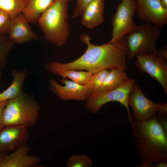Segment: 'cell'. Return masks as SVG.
I'll return each instance as SVG.
<instances>
[{
  "mask_svg": "<svg viewBox=\"0 0 167 167\" xmlns=\"http://www.w3.org/2000/svg\"><path fill=\"white\" fill-rule=\"evenodd\" d=\"M128 104L132 109L135 121H146L156 117L158 113H167V103H156L149 100L137 84H135L130 92Z\"/></svg>",
  "mask_w": 167,
  "mask_h": 167,
  "instance_id": "obj_7",
  "label": "cell"
},
{
  "mask_svg": "<svg viewBox=\"0 0 167 167\" xmlns=\"http://www.w3.org/2000/svg\"><path fill=\"white\" fill-rule=\"evenodd\" d=\"M31 148L27 143L14 151L12 153L5 154L0 160V167H36L41 161L36 156L29 155Z\"/></svg>",
  "mask_w": 167,
  "mask_h": 167,
  "instance_id": "obj_14",
  "label": "cell"
},
{
  "mask_svg": "<svg viewBox=\"0 0 167 167\" xmlns=\"http://www.w3.org/2000/svg\"><path fill=\"white\" fill-rule=\"evenodd\" d=\"M135 65L142 72L149 75L156 80L167 94V57L157 50L141 53L136 56Z\"/></svg>",
  "mask_w": 167,
  "mask_h": 167,
  "instance_id": "obj_9",
  "label": "cell"
},
{
  "mask_svg": "<svg viewBox=\"0 0 167 167\" xmlns=\"http://www.w3.org/2000/svg\"><path fill=\"white\" fill-rule=\"evenodd\" d=\"M41 106L33 95L23 92L17 97L7 100L3 110L5 126L20 125L27 128L37 124Z\"/></svg>",
  "mask_w": 167,
  "mask_h": 167,
  "instance_id": "obj_4",
  "label": "cell"
},
{
  "mask_svg": "<svg viewBox=\"0 0 167 167\" xmlns=\"http://www.w3.org/2000/svg\"><path fill=\"white\" fill-rule=\"evenodd\" d=\"M162 6L165 8L167 9V0H160Z\"/></svg>",
  "mask_w": 167,
  "mask_h": 167,
  "instance_id": "obj_28",
  "label": "cell"
},
{
  "mask_svg": "<svg viewBox=\"0 0 167 167\" xmlns=\"http://www.w3.org/2000/svg\"><path fill=\"white\" fill-rule=\"evenodd\" d=\"M166 161H161L156 163L155 165V167H165L167 166Z\"/></svg>",
  "mask_w": 167,
  "mask_h": 167,
  "instance_id": "obj_27",
  "label": "cell"
},
{
  "mask_svg": "<svg viewBox=\"0 0 167 167\" xmlns=\"http://www.w3.org/2000/svg\"><path fill=\"white\" fill-rule=\"evenodd\" d=\"M56 0H24L22 13L29 23H35Z\"/></svg>",
  "mask_w": 167,
  "mask_h": 167,
  "instance_id": "obj_16",
  "label": "cell"
},
{
  "mask_svg": "<svg viewBox=\"0 0 167 167\" xmlns=\"http://www.w3.org/2000/svg\"><path fill=\"white\" fill-rule=\"evenodd\" d=\"M160 28L148 23L137 25L126 37L127 59H131L141 53L156 51V44L161 35Z\"/></svg>",
  "mask_w": 167,
  "mask_h": 167,
  "instance_id": "obj_5",
  "label": "cell"
},
{
  "mask_svg": "<svg viewBox=\"0 0 167 167\" xmlns=\"http://www.w3.org/2000/svg\"><path fill=\"white\" fill-rule=\"evenodd\" d=\"M137 17L144 23H148L160 28L167 24V9L161 5L160 0H135Z\"/></svg>",
  "mask_w": 167,
  "mask_h": 167,
  "instance_id": "obj_10",
  "label": "cell"
},
{
  "mask_svg": "<svg viewBox=\"0 0 167 167\" xmlns=\"http://www.w3.org/2000/svg\"><path fill=\"white\" fill-rule=\"evenodd\" d=\"M7 101L0 102V130L5 126L3 122V110L7 103Z\"/></svg>",
  "mask_w": 167,
  "mask_h": 167,
  "instance_id": "obj_26",
  "label": "cell"
},
{
  "mask_svg": "<svg viewBox=\"0 0 167 167\" xmlns=\"http://www.w3.org/2000/svg\"><path fill=\"white\" fill-rule=\"evenodd\" d=\"M4 154H5L2 153H0V160H1V158H2V156Z\"/></svg>",
  "mask_w": 167,
  "mask_h": 167,
  "instance_id": "obj_29",
  "label": "cell"
},
{
  "mask_svg": "<svg viewBox=\"0 0 167 167\" xmlns=\"http://www.w3.org/2000/svg\"><path fill=\"white\" fill-rule=\"evenodd\" d=\"M59 80L64 85H61L54 79H50V89L62 100L84 101L89 95L86 84H80L67 78H62Z\"/></svg>",
  "mask_w": 167,
  "mask_h": 167,
  "instance_id": "obj_12",
  "label": "cell"
},
{
  "mask_svg": "<svg viewBox=\"0 0 167 167\" xmlns=\"http://www.w3.org/2000/svg\"><path fill=\"white\" fill-rule=\"evenodd\" d=\"M135 83L134 79H130L126 83L112 90L104 92H96L89 95L85 100V109L91 114H96L102 106L108 102L117 101L126 109L129 121L132 126L133 118L128 104L130 92Z\"/></svg>",
  "mask_w": 167,
  "mask_h": 167,
  "instance_id": "obj_6",
  "label": "cell"
},
{
  "mask_svg": "<svg viewBox=\"0 0 167 167\" xmlns=\"http://www.w3.org/2000/svg\"><path fill=\"white\" fill-rule=\"evenodd\" d=\"M109 71L102 70L92 75L87 85L89 95L96 92L103 83Z\"/></svg>",
  "mask_w": 167,
  "mask_h": 167,
  "instance_id": "obj_22",
  "label": "cell"
},
{
  "mask_svg": "<svg viewBox=\"0 0 167 167\" xmlns=\"http://www.w3.org/2000/svg\"><path fill=\"white\" fill-rule=\"evenodd\" d=\"M15 44L6 34L0 36V69L6 66L10 53Z\"/></svg>",
  "mask_w": 167,
  "mask_h": 167,
  "instance_id": "obj_21",
  "label": "cell"
},
{
  "mask_svg": "<svg viewBox=\"0 0 167 167\" xmlns=\"http://www.w3.org/2000/svg\"><path fill=\"white\" fill-rule=\"evenodd\" d=\"M11 73L12 82L7 89L0 93V102L16 97L23 92L22 88L28 74V70L24 69L18 71L13 69Z\"/></svg>",
  "mask_w": 167,
  "mask_h": 167,
  "instance_id": "obj_17",
  "label": "cell"
},
{
  "mask_svg": "<svg viewBox=\"0 0 167 167\" xmlns=\"http://www.w3.org/2000/svg\"><path fill=\"white\" fill-rule=\"evenodd\" d=\"M2 76V73L0 70V78Z\"/></svg>",
  "mask_w": 167,
  "mask_h": 167,
  "instance_id": "obj_30",
  "label": "cell"
},
{
  "mask_svg": "<svg viewBox=\"0 0 167 167\" xmlns=\"http://www.w3.org/2000/svg\"><path fill=\"white\" fill-rule=\"evenodd\" d=\"M45 69L53 74L59 75L63 78L69 79L81 85L87 84L93 75L92 72L86 71H78L76 70L53 67Z\"/></svg>",
  "mask_w": 167,
  "mask_h": 167,
  "instance_id": "obj_19",
  "label": "cell"
},
{
  "mask_svg": "<svg viewBox=\"0 0 167 167\" xmlns=\"http://www.w3.org/2000/svg\"></svg>",
  "mask_w": 167,
  "mask_h": 167,
  "instance_id": "obj_32",
  "label": "cell"
},
{
  "mask_svg": "<svg viewBox=\"0 0 167 167\" xmlns=\"http://www.w3.org/2000/svg\"><path fill=\"white\" fill-rule=\"evenodd\" d=\"M70 1H72V0H70Z\"/></svg>",
  "mask_w": 167,
  "mask_h": 167,
  "instance_id": "obj_31",
  "label": "cell"
},
{
  "mask_svg": "<svg viewBox=\"0 0 167 167\" xmlns=\"http://www.w3.org/2000/svg\"><path fill=\"white\" fill-rule=\"evenodd\" d=\"M104 10L105 0H92L82 15L81 24L89 29L100 25L104 21Z\"/></svg>",
  "mask_w": 167,
  "mask_h": 167,
  "instance_id": "obj_15",
  "label": "cell"
},
{
  "mask_svg": "<svg viewBox=\"0 0 167 167\" xmlns=\"http://www.w3.org/2000/svg\"><path fill=\"white\" fill-rule=\"evenodd\" d=\"M29 138L28 128L20 125L4 126L0 130V153L15 151L25 143Z\"/></svg>",
  "mask_w": 167,
  "mask_h": 167,
  "instance_id": "obj_11",
  "label": "cell"
},
{
  "mask_svg": "<svg viewBox=\"0 0 167 167\" xmlns=\"http://www.w3.org/2000/svg\"><path fill=\"white\" fill-rule=\"evenodd\" d=\"M79 37L87 46L86 50L82 56L68 63L49 62L45 67L85 71L92 72L93 75L104 70L126 69L127 48L126 36L115 42L109 41L101 45L92 44L88 34H83Z\"/></svg>",
  "mask_w": 167,
  "mask_h": 167,
  "instance_id": "obj_1",
  "label": "cell"
},
{
  "mask_svg": "<svg viewBox=\"0 0 167 167\" xmlns=\"http://www.w3.org/2000/svg\"><path fill=\"white\" fill-rule=\"evenodd\" d=\"M70 1L56 0L37 21L45 39L57 46L64 45L70 36V27L67 20Z\"/></svg>",
  "mask_w": 167,
  "mask_h": 167,
  "instance_id": "obj_3",
  "label": "cell"
},
{
  "mask_svg": "<svg viewBox=\"0 0 167 167\" xmlns=\"http://www.w3.org/2000/svg\"><path fill=\"white\" fill-rule=\"evenodd\" d=\"M92 165L91 159L85 155H71L66 162L68 167H91Z\"/></svg>",
  "mask_w": 167,
  "mask_h": 167,
  "instance_id": "obj_23",
  "label": "cell"
},
{
  "mask_svg": "<svg viewBox=\"0 0 167 167\" xmlns=\"http://www.w3.org/2000/svg\"><path fill=\"white\" fill-rule=\"evenodd\" d=\"M137 9L135 0H122L118 4L111 20L112 31L109 41L115 42L126 36L135 29L137 25L133 17Z\"/></svg>",
  "mask_w": 167,
  "mask_h": 167,
  "instance_id": "obj_8",
  "label": "cell"
},
{
  "mask_svg": "<svg viewBox=\"0 0 167 167\" xmlns=\"http://www.w3.org/2000/svg\"><path fill=\"white\" fill-rule=\"evenodd\" d=\"M11 21V19L9 15L0 10V36L8 33Z\"/></svg>",
  "mask_w": 167,
  "mask_h": 167,
  "instance_id": "obj_24",
  "label": "cell"
},
{
  "mask_svg": "<svg viewBox=\"0 0 167 167\" xmlns=\"http://www.w3.org/2000/svg\"><path fill=\"white\" fill-rule=\"evenodd\" d=\"M130 79L125 71L118 68L112 69L96 92H104L112 90L122 85Z\"/></svg>",
  "mask_w": 167,
  "mask_h": 167,
  "instance_id": "obj_18",
  "label": "cell"
},
{
  "mask_svg": "<svg viewBox=\"0 0 167 167\" xmlns=\"http://www.w3.org/2000/svg\"><path fill=\"white\" fill-rule=\"evenodd\" d=\"M92 0H76V6L72 15L73 19L82 16L84 11Z\"/></svg>",
  "mask_w": 167,
  "mask_h": 167,
  "instance_id": "obj_25",
  "label": "cell"
},
{
  "mask_svg": "<svg viewBox=\"0 0 167 167\" xmlns=\"http://www.w3.org/2000/svg\"><path fill=\"white\" fill-rule=\"evenodd\" d=\"M24 5V0H0V10L11 19L22 13Z\"/></svg>",
  "mask_w": 167,
  "mask_h": 167,
  "instance_id": "obj_20",
  "label": "cell"
},
{
  "mask_svg": "<svg viewBox=\"0 0 167 167\" xmlns=\"http://www.w3.org/2000/svg\"><path fill=\"white\" fill-rule=\"evenodd\" d=\"M131 126L135 138L136 152L142 162L137 166L152 167L154 163L167 161V129L157 115L146 121H133Z\"/></svg>",
  "mask_w": 167,
  "mask_h": 167,
  "instance_id": "obj_2",
  "label": "cell"
},
{
  "mask_svg": "<svg viewBox=\"0 0 167 167\" xmlns=\"http://www.w3.org/2000/svg\"><path fill=\"white\" fill-rule=\"evenodd\" d=\"M29 22L21 13L11 19L8 37L15 44H22L39 39V36L30 27Z\"/></svg>",
  "mask_w": 167,
  "mask_h": 167,
  "instance_id": "obj_13",
  "label": "cell"
}]
</instances>
